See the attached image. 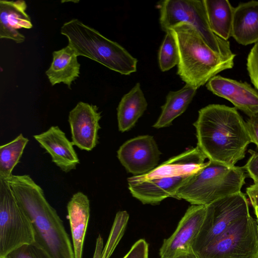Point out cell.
Instances as JSON below:
<instances>
[{
	"instance_id": "6da1fadb",
	"label": "cell",
	"mask_w": 258,
	"mask_h": 258,
	"mask_svg": "<svg viewBox=\"0 0 258 258\" xmlns=\"http://www.w3.org/2000/svg\"><path fill=\"white\" fill-rule=\"evenodd\" d=\"M194 125L197 147L207 158L229 167L244 158L251 143L246 122L235 107L209 104L199 111Z\"/></svg>"
},
{
	"instance_id": "7a4b0ae2",
	"label": "cell",
	"mask_w": 258,
	"mask_h": 258,
	"mask_svg": "<svg viewBox=\"0 0 258 258\" xmlns=\"http://www.w3.org/2000/svg\"><path fill=\"white\" fill-rule=\"evenodd\" d=\"M4 179L9 183L30 220L35 241L51 258H75L73 244L63 222L46 200L41 187L28 175H12Z\"/></svg>"
},
{
	"instance_id": "3957f363",
	"label": "cell",
	"mask_w": 258,
	"mask_h": 258,
	"mask_svg": "<svg viewBox=\"0 0 258 258\" xmlns=\"http://www.w3.org/2000/svg\"><path fill=\"white\" fill-rule=\"evenodd\" d=\"M169 30L178 48L177 73L186 84L198 89L219 73L233 67L235 58L213 50L192 26L184 23Z\"/></svg>"
},
{
	"instance_id": "277c9868",
	"label": "cell",
	"mask_w": 258,
	"mask_h": 258,
	"mask_svg": "<svg viewBox=\"0 0 258 258\" xmlns=\"http://www.w3.org/2000/svg\"><path fill=\"white\" fill-rule=\"evenodd\" d=\"M61 34L78 56L88 57L122 75L137 71L138 60L125 48L77 19L62 26Z\"/></svg>"
},
{
	"instance_id": "5b68a950",
	"label": "cell",
	"mask_w": 258,
	"mask_h": 258,
	"mask_svg": "<svg viewBox=\"0 0 258 258\" xmlns=\"http://www.w3.org/2000/svg\"><path fill=\"white\" fill-rule=\"evenodd\" d=\"M246 175L242 167H229L209 160L181 185L174 198L191 205L207 206L241 191Z\"/></svg>"
},
{
	"instance_id": "8992f818",
	"label": "cell",
	"mask_w": 258,
	"mask_h": 258,
	"mask_svg": "<svg viewBox=\"0 0 258 258\" xmlns=\"http://www.w3.org/2000/svg\"><path fill=\"white\" fill-rule=\"evenodd\" d=\"M160 23L165 32L181 23L192 26L207 45L225 57L235 58L230 42L217 36L212 30L204 0H165L158 4Z\"/></svg>"
},
{
	"instance_id": "52a82bcc",
	"label": "cell",
	"mask_w": 258,
	"mask_h": 258,
	"mask_svg": "<svg viewBox=\"0 0 258 258\" xmlns=\"http://www.w3.org/2000/svg\"><path fill=\"white\" fill-rule=\"evenodd\" d=\"M34 241L30 220L9 183L0 178V258L22 245Z\"/></svg>"
},
{
	"instance_id": "ba28073f",
	"label": "cell",
	"mask_w": 258,
	"mask_h": 258,
	"mask_svg": "<svg viewBox=\"0 0 258 258\" xmlns=\"http://www.w3.org/2000/svg\"><path fill=\"white\" fill-rule=\"evenodd\" d=\"M250 214L248 202L241 191L206 206L205 217L192 246L196 253L222 235L234 224Z\"/></svg>"
},
{
	"instance_id": "9c48e42d",
	"label": "cell",
	"mask_w": 258,
	"mask_h": 258,
	"mask_svg": "<svg viewBox=\"0 0 258 258\" xmlns=\"http://www.w3.org/2000/svg\"><path fill=\"white\" fill-rule=\"evenodd\" d=\"M196 254L198 258H257L256 220L250 214L244 217Z\"/></svg>"
},
{
	"instance_id": "30bf717a",
	"label": "cell",
	"mask_w": 258,
	"mask_h": 258,
	"mask_svg": "<svg viewBox=\"0 0 258 258\" xmlns=\"http://www.w3.org/2000/svg\"><path fill=\"white\" fill-rule=\"evenodd\" d=\"M206 212V206L191 205L168 238L160 248V258H174L193 251L192 246L202 228Z\"/></svg>"
},
{
	"instance_id": "8fae6325",
	"label": "cell",
	"mask_w": 258,
	"mask_h": 258,
	"mask_svg": "<svg viewBox=\"0 0 258 258\" xmlns=\"http://www.w3.org/2000/svg\"><path fill=\"white\" fill-rule=\"evenodd\" d=\"M161 154L154 137L143 135L130 139L117 151V158L133 176L149 173L157 166Z\"/></svg>"
},
{
	"instance_id": "7c38bea8",
	"label": "cell",
	"mask_w": 258,
	"mask_h": 258,
	"mask_svg": "<svg viewBox=\"0 0 258 258\" xmlns=\"http://www.w3.org/2000/svg\"><path fill=\"white\" fill-rule=\"evenodd\" d=\"M101 117L97 106L79 102L69 115L73 145L87 151L95 147L98 143Z\"/></svg>"
},
{
	"instance_id": "4fadbf2b",
	"label": "cell",
	"mask_w": 258,
	"mask_h": 258,
	"mask_svg": "<svg viewBox=\"0 0 258 258\" xmlns=\"http://www.w3.org/2000/svg\"><path fill=\"white\" fill-rule=\"evenodd\" d=\"M206 87L214 94L232 103L236 109L249 117L257 113L258 91L247 82L216 75L208 82Z\"/></svg>"
},
{
	"instance_id": "5bb4252c",
	"label": "cell",
	"mask_w": 258,
	"mask_h": 258,
	"mask_svg": "<svg viewBox=\"0 0 258 258\" xmlns=\"http://www.w3.org/2000/svg\"><path fill=\"white\" fill-rule=\"evenodd\" d=\"M33 137L50 155L52 162L63 171L68 172L75 169L79 164L72 142L58 126H52Z\"/></svg>"
},
{
	"instance_id": "9a60e30c",
	"label": "cell",
	"mask_w": 258,
	"mask_h": 258,
	"mask_svg": "<svg viewBox=\"0 0 258 258\" xmlns=\"http://www.w3.org/2000/svg\"><path fill=\"white\" fill-rule=\"evenodd\" d=\"M27 5L24 1H0V38L10 39L17 43L25 41V37L18 29H30L33 25L26 12Z\"/></svg>"
},
{
	"instance_id": "2e32d148",
	"label": "cell",
	"mask_w": 258,
	"mask_h": 258,
	"mask_svg": "<svg viewBox=\"0 0 258 258\" xmlns=\"http://www.w3.org/2000/svg\"><path fill=\"white\" fill-rule=\"evenodd\" d=\"M75 258H82L83 245L90 218V201L82 192L75 194L67 205Z\"/></svg>"
},
{
	"instance_id": "e0dca14e",
	"label": "cell",
	"mask_w": 258,
	"mask_h": 258,
	"mask_svg": "<svg viewBox=\"0 0 258 258\" xmlns=\"http://www.w3.org/2000/svg\"><path fill=\"white\" fill-rule=\"evenodd\" d=\"M232 37L242 45L258 42V1L241 3L234 8Z\"/></svg>"
},
{
	"instance_id": "ac0fdd59",
	"label": "cell",
	"mask_w": 258,
	"mask_h": 258,
	"mask_svg": "<svg viewBox=\"0 0 258 258\" xmlns=\"http://www.w3.org/2000/svg\"><path fill=\"white\" fill-rule=\"evenodd\" d=\"M52 61L45 73L52 86L63 83L70 89L80 74V64L75 50L68 45L52 53Z\"/></svg>"
},
{
	"instance_id": "d6986e66",
	"label": "cell",
	"mask_w": 258,
	"mask_h": 258,
	"mask_svg": "<svg viewBox=\"0 0 258 258\" xmlns=\"http://www.w3.org/2000/svg\"><path fill=\"white\" fill-rule=\"evenodd\" d=\"M148 106L139 83L122 97L117 108L118 130L128 131L133 128Z\"/></svg>"
},
{
	"instance_id": "ffe728a7",
	"label": "cell",
	"mask_w": 258,
	"mask_h": 258,
	"mask_svg": "<svg viewBox=\"0 0 258 258\" xmlns=\"http://www.w3.org/2000/svg\"><path fill=\"white\" fill-rule=\"evenodd\" d=\"M197 90L194 87L185 84L178 91L169 92L165 103L161 106V113L153 126L160 128L170 125L174 119L186 110Z\"/></svg>"
},
{
	"instance_id": "44dd1931",
	"label": "cell",
	"mask_w": 258,
	"mask_h": 258,
	"mask_svg": "<svg viewBox=\"0 0 258 258\" xmlns=\"http://www.w3.org/2000/svg\"><path fill=\"white\" fill-rule=\"evenodd\" d=\"M208 20L212 31L228 40L231 37L234 8L228 0H204Z\"/></svg>"
},
{
	"instance_id": "7402d4cb",
	"label": "cell",
	"mask_w": 258,
	"mask_h": 258,
	"mask_svg": "<svg viewBox=\"0 0 258 258\" xmlns=\"http://www.w3.org/2000/svg\"><path fill=\"white\" fill-rule=\"evenodd\" d=\"M29 140L20 134L12 141L0 147V178L11 176L15 167L20 162Z\"/></svg>"
},
{
	"instance_id": "603a6c76",
	"label": "cell",
	"mask_w": 258,
	"mask_h": 258,
	"mask_svg": "<svg viewBox=\"0 0 258 258\" xmlns=\"http://www.w3.org/2000/svg\"><path fill=\"white\" fill-rule=\"evenodd\" d=\"M129 215L126 211L116 214L106 243L104 246L101 258H110L124 235Z\"/></svg>"
},
{
	"instance_id": "cb8c5ba5",
	"label": "cell",
	"mask_w": 258,
	"mask_h": 258,
	"mask_svg": "<svg viewBox=\"0 0 258 258\" xmlns=\"http://www.w3.org/2000/svg\"><path fill=\"white\" fill-rule=\"evenodd\" d=\"M178 51L175 39L170 30L166 35L160 46L158 53V62L161 71H167L177 65Z\"/></svg>"
},
{
	"instance_id": "d4e9b609",
	"label": "cell",
	"mask_w": 258,
	"mask_h": 258,
	"mask_svg": "<svg viewBox=\"0 0 258 258\" xmlns=\"http://www.w3.org/2000/svg\"><path fill=\"white\" fill-rule=\"evenodd\" d=\"M3 258H51L35 241L22 245L8 253Z\"/></svg>"
},
{
	"instance_id": "484cf974",
	"label": "cell",
	"mask_w": 258,
	"mask_h": 258,
	"mask_svg": "<svg viewBox=\"0 0 258 258\" xmlns=\"http://www.w3.org/2000/svg\"><path fill=\"white\" fill-rule=\"evenodd\" d=\"M246 69L251 83L258 91V42L254 44L248 54Z\"/></svg>"
},
{
	"instance_id": "4316f807",
	"label": "cell",
	"mask_w": 258,
	"mask_h": 258,
	"mask_svg": "<svg viewBox=\"0 0 258 258\" xmlns=\"http://www.w3.org/2000/svg\"><path fill=\"white\" fill-rule=\"evenodd\" d=\"M123 258H149V245L144 239L137 241Z\"/></svg>"
},
{
	"instance_id": "83f0119b",
	"label": "cell",
	"mask_w": 258,
	"mask_h": 258,
	"mask_svg": "<svg viewBox=\"0 0 258 258\" xmlns=\"http://www.w3.org/2000/svg\"><path fill=\"white\" fill-rule=\"evenodd\" d=\"M248 152L250 157L242 167L253 180V184H258V153L251 149Z\"/></svg>"
},
{
	"instance_id": "f1b7e54d",
	"label": "cell",
	"mask_w": 258,
	"mask_h": 258,
	"mask_svg": "<svg viewBox=\"0 0 258 258\" xmlns=\"http://www.w3.org/2000/svg\"><path fill=\"white\" fill-rule=\"evenodd\" d=\"M245 122L251 142L258 148V114L249 117Z\"/></svg>"
},
{
	"instance_id": "f546056e",
	"label": "cell",
	"mask_w": 258,
	"mask_h": 258,
	"mask_svg": "<svg viewBox=\"0 0 258 258\" xmlns=\"http://www.w3.org/2000/svg\"><path fill=\"white\" fill-rule=\"evenodd\" d=\"M246 193L253 208L258 207V184H253L247 187Z\"/></svg>"
},
{
	"instance_id": "4dcf8cb0",
	"label": "cell",
	"mask_w": 258,
	"mask_h": 258,
	"mask_svg": "<svg viewBox=\"0 0 258 258\" xmlns=\"http://www.w3.org/2000/svg\"><path fill=\"white\" fill-rule=\"evenodd\" d=\"M103 248V239L101 235L99 234L96 240L95 247L93 258H101Z\"/></svg>"
},
{
	"instance_id": "1f68e13d",
	"label": "cell",
	"mask_w": 258,
	"mask_h": 258,
	"mask_svg": "<svg viewBox=\"0 0 258 258\" xmlns=\"http://www.w3.org/2000/svg\"><path fill=\"white\" fill-rule=\"evenodd\" d=\"M174 258H198V257L194 251H191L180 254Z\"/></svg>"
},
{
	"instance_id": "d6a6232c",
	"label": "cell",
	"mask_w": 258,
	"mask_h": 258,
	"mask_svg": "<svg viewBox=\"0 0 258 258\" xmlns=\"http://www.w3.org/2000/svg\"><path fill=\"white\" fill-rule=\"evenodd\" d=\"M254 210V212H255V214L256 215V222H257V225H258V207H254L253 208Z\"/></svg>"
},
{
	"instance_id": "836d02e7",
	"label": "cell",
	"mask_w": 258,
	"mask_h": 258,
	"mask_svg": "<svg viewBox=\"0 0 258 258\" xmlns=\"http://www.w3.org/2000/svg\"><path fill=\"white\" fill-rule=\"evenodd\" d=\"M257 114H258V109H257Z\"/></svg>"
},
{
	"instance_id": "e575fe53",
	"label": "cell",
	"mask_w": 258,
	"mask_h": 258,
	"mask_svg": "<svg viewBox=\"0 0 258 258\" xmlns=\"http://www.w3.org/2000/svg\"><path fill=\"white\" fill-rule=\"evenodd\" d=\"M257 258H258V257H257Z\"/></svg>"
}]
</instances>
